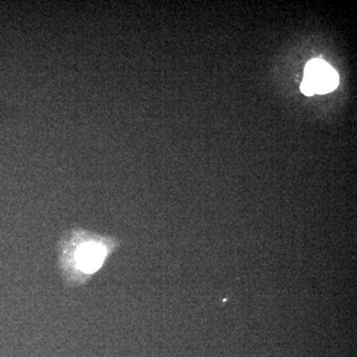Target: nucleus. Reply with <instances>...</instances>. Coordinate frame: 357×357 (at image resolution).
<instances>
[{
    "instance_id": "obj_2",
    "label": "nucleus",
    "mask_w": 357,
    "mask_h": 357,
    "mask_svg": "<svg viewBox=\"0 0 357 357\" xmlns=\"http://www.w3.org/2000/svg\"><path fill=\"white\" fill-rule=\"evenodd\" d=\"M107 256V248L102 243L86 241L77 249L75 262L83 273L91 274L102 264Z\"/></svg>"
},
{
    "instance_id": "obj_1",
    "label": "nucleus",
    "mask_w": 357,
    "mask_h": 357,
    "mask_svg": "<svg viewBox=\"0 0 357 357\" xmlns=\"http://www.w3.org/2000/svg\"><path fill=\"white\" fill-rule=\"evenodd\" d=\"M337 84V73L325 61L316 59L306 66L301 91L306 96L324 95L333 91Z\"/></svg>"
}]
</instances>
